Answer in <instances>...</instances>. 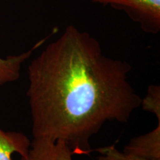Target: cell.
<instances>
[{"mask_svg":"<svg viewBox=\"0 0 160 160\" xmlns=\"http://www.w3.org/2000/svg\"><path fill=\"white\" fill-rule=\"evenodd\" d=\"M131 70L105 55L89 33L67 26L28 68L33 139L62 141L73 154H89L90 140L107 122L127 123L141 106Z\"/></svg>","mask_w":160,"mask_h":160,"instance_id":"cell-1","label":"cell"},{"mask_svg":"<svg viewBox=\"0 0 160 160\" xmlns=\"http://www.w3.org/2000/svg\"><path fill=\"white\" fill-rule=\"evenodd\" d=\"M88 1L122 11L146 33L156 34L160 31V0Z\"/></svg>","mask_w":160,"mask_h":160,"instance_id":"cell-2","label":"cell"},{"mask_svg":"<svg viewBox=\"0 0 160 160\" xmlns=\"http://www.w3.org/2000/svg\"><path fill=\"white\" fill-rule=\"evenodd\" d=\"M123 152L148 159H160V119L154 129L145 134L132 138Z\"/></svg>","mask_w":160,"mask_h":160,"instance_id":"cell-3","label":"cell"},{"mask_svg":"<svg viewBox=\"0 0 160 160\" xmlns=\"http://www.w3.org/2000/svg\"><path fill=\"white\" fill-rule=\"evenodd\" d=\"M29 153L37 160H73L71 148L62 141L33 139Z\"/></svg>","mask_w":160,"mask_h":160,"instance_id":"cell-4","label":"cell"},{"mask_svg":"<svg viewBox=\"0 0 160 160\" xmlns=\"http://www.w3.org/2000/svg\"><path fill=\"white\" fill-rule=\"evenodd\" d=\"M53 33L43 38L35 44L31 49L19 55L8 56L6 58L0 57V85L13 82L20 77L22 65L28 59L36 50L41 47L51 37Z\"/></svg>","mask_w":160,"mask_h":160,"instance_id":"cell-5","label":"cell"},{"mask_svg":"<svg viewBox=\"0 0 160 160\" xmlns=\"http://www.w3.org/2000/svg\"><path fill=\"white\" fill-rule=\"evenodd\" d=\"M31 142L22 133L5 131L0 127V160H12L14 153L25 157L29 151Z\"/></svg>","mask_w":160,"mask_h":160,"instance_id":"cell-6","label":"cell"},{"mask_svg":"<svg viewBox=\"0 0 160 160\" xmlns=\"http://www.w3.org/2000/svg\"><path fill=\"white\" fill-rule=\"evenodd\" d=\"M144 111L151 112L155 114L157 120L160 119V87L159 85H151L148 89L145 99H142Z\"/></svg>","mask_w":160,"mask_h":160,"instance_id":"cell-7","label":"cell"},{"mask_svg":"<svg viewBox=\"0 0 160 160\" xmlns=\"http://www.w3.org/2000/svg\"><path fill=\"white\" fill-rule=\"evenodd\" d=\"M99 153L97 160H160V159H148L137 156L128 154L119 151L115 145H112L106 147L99 148L95 150Z\"/></svg>","mask_w":160,"mask_h":160,"instance_id":"cell-8","label":"cell"},{"mask_svg":"<svg viewBox=\"0 0 160 160\" xmlns=\"http://www.w3.org/2000/svg\"><path fill=\"white\" fill-rule=\"evenodd\" d=\"M20 160H37V159H36L33 156L30 154L28 152L27 155H25V157H21Z\"/></svg>","mask_w":160,"mask_h":160,"instance_id":"cell-9","label":"cell"}]
</instances>
